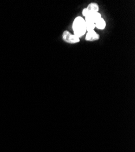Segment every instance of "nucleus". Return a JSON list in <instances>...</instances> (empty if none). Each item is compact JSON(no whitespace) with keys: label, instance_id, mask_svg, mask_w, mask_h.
<instances>
[{"label":"nucleus","instance_id":"f257e3e1","mask_svg":"<svg viewBox=\"0 0 135 152\" xmlns=\"http://www.w3.org/2000/svg\"><path fill=\"white\" fill-rule=\"evenodd\" d=\"M72 28L74 35L79 38L83 36L87 32L85 20L81 17H76L73 23Z\"/></svg>","mask_w":135,"mask_h":152},{"label":"nucleus","instance_id":"f03ea898","mask_svg":"<svg viewBox=\"0 0 135 152\" xmlns=\"http://www.w3.org/2000/svg\"><path fill=\"white\" fill-rule=\"evenodd\" d=\"M62 38H63V40L65 42L70 44L78 43L79 42V40H80L79 38L78 37L76 36L74 34H71L68 31H64L62 35Z\"/></svg>","mask_w":135,"mask_h":152},{"label":"nucleus","instance_id":"7ed1b4c3","mask_svg":"<svg viewBox=\"0 0 135 152\" xmlns=\"http://www.w3.org/2000/svg\"><path fill=\"white\" fill-rule=\"evenodd\" d=\"M101 18L102 17H101V14H100L99 12H96V13L90 14L89 15L85 17V21L95 24L98 20L101 19Z\"/></svg>","mask_w":135,"mask_h":152},{"label":"nucleus","instance_id":"20e7f679","mask_svg":"<svg viewBox=\"0 0 135 152\" xmlns=\"http://www.w3.org/2000/svg\"><path fill=\"white\" fill-rule=\"evenodd\" d=\"M99 39H100L99 34H97L95 31L87 32L86 36H85V40L88 42H93Z\"/></svg>","mask_w":135,"mask_h":152},{"label":"nucleus","instance_id":"39448f33","mask_svg":"<svg viewBox=\"0 0 135 152\" xmlns=\"http://www.w3.org/2000/svg\"><path fill=\"white\" fill-rule=\"evenodd\" d=\"M89 12L90 14H93V13H96V12H98L100 10V7L99 5H98L96 3H90L87 7H86Z\"/></svg>","mask_w":135,"mask_h":152},{"label":"nucleus","instance_id":"423d86ee","mask_svg":"<svg viewBox=\"0 0 135 152\" xmlns=\"http://www.w3.org/2000/svg\"><path fill=\"white\" fill-rule=\"evenodd\" d=\"M105 27H106V22L104 20V19L103 18L100 19L95 23V28H97L98 29L103 30L105 28Z\"/></svg>","mask_w":135,"mask_h":152},{"label":"nucleus","instance_id":"0eeeda50","mask_svg":"<svg viewBox=\"0 0 135 152\" xmlns=\"http://www.w3.org/2000/svg\"><path fill=\"white\" fill-rule=\"evenodd\" d=\"M85 28H86V31L87 32L94 31V29L95 28V24L92 23L85 22Z\"/></svg>","mask_w":135,"mask_h":152},{"label":"nucleus","instance_id":"6e6552de","mask_svg":"<svg viewBox=\"0 0 135 152\" xmlns=\"http://www.w3.org/2000/svg\"><path fill=\"white\" fill-rule=\"evenodd\" d=\"M82 15H83L85 17H87V15H89V11H88V10H87V8H84V9L82 10Z\"/></svg>","mask_w":135,"mask_h":152}]
</instances>
